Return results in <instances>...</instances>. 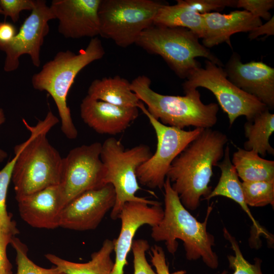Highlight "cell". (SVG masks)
<instances>
[{
  "mask_svg": "<svg viewBox=\"0 0 274 274\" xmlns=\"http://www.w3.org/2000/svg\"><path fill=\"white\" fill-rule=\"evenodd\" d=\"M100 0H53L50 6L58 31L64 38H91L99 35L98 7Z\"/></svg>",
  "mask_w": 274,
  "mask_h": 274,
  "instance_id": "cell-15",
  "label": "cell"
},
{
  "mask_svg": "<svg viewBox=\"0 0 274 274\" xmlns=\"http://www.w3.org/2000/svg\"><path fill=\"white\" fill-rule=\"evenodd\" d=\"M223 232L224 238L230 243L234 253V255L227 256L229 267L234 270L233 274H263L261 268L262 260L256 258L254 264L250 263L243 255L236 238L225 227L223 228ZM220 274H227V272L223 270Z\"/></svg>",
  "mask_w": 274,
  "mask_h": 274,
  "instance_id": "cell-26",
  "label": "cell"
},
{
  "mask_svg": "<svg viewBox=\"0 0 274 274\" xmlns=\"http://www.w3.org/2000/svg\"><path fill=\"white\" fill-rule=\"evenodd\" d=\"M139 109L147 116L157 138L155 153L136 170L138 182L151 189H162L174 160L194 140L203 128L185 130L163 124L151 115L141 101Z\"/></svg>",
  "mask_w": 274,
  "mask_h": 274,
  "instance_id": "cell-10",
  "label": "cell"
},
{
  "mask_svg": "<svg viewBox=\"0 0 274 274\" xmlns=\"http://www.w3.org/2000/svg\"><path fill=\"white\" fill-rule=\"evenodd\" d=\"M152 155L150 148L145 144L125 149L121 141L113 137L101 144L100 159L105 168L104 183L111 184L116 193L115 203L110 214L112 219H118L126 202L140 201L151 205L161 203L135 195L141 189L136 170Z\"/></svg>",
  "mask_w": 274,
  "mask_h": 274,
  "instance_id": "cell-7",
  "label": "cell"
},
{
  "mask_svg": "<svg viewBox=\"0 0 274 274\" xmlns=\"http://www.w3.org/2000/svg\"><path fill=\"white\" fill-rule=\"evenodd\" d=\"M244 129L247 139L244 144V149L253 150L262 157L274 154V149L269 143L274 131V114L269 109L257 115L252 121H247Z\"/></svg>",
  "mask_w": 274,
  "mask_h": 274,
  "instance_id": "cell-24",
  "label": "cell"
},
{
  "mask_svg": "<svg viewBox=\"0 0 274 274\" xmlns=\"http://www.w3.org/2000/svg\"><path fill=\"white\" fill-rule=\"evenodd\" d=\"M188 7L201 14L222 10L226 7H235L236 0H183Z\"/></svg>",
  "mask_w": 274,
  "mask_h": 274,
  "instance_id": "cell-32",
  "label": "cell"
},
{
  "mask_svg": "<svg viewBox=\"0 0 274 274\" xmlns=\"http://www.w3.org/2000/svg\"><path fill=\"white\" fill-rule=\"evenodd\" d=\"M228 141L220 131L203 129L172 163L166 178L187 210H196L211 193L213 168L222 159Z\"/></svg>",
  "mask_w": 274,
  "mask_h": 274,
  "instance_id": "cell-1",
  "label": "cell"
},
{
  "mask_svg": "<svg viewBox=\"0 0 274 274\" xmlns=\"http://www.w3.org/2000/svg\"><path fill=\"white\" fill-rule=\"evenodd\" d=\"M115 200V189L111 184L85 191L64 207L59 227L76 231L94 229L112 209Z\"/></svg>",
  "mask_w": 274,
  "mask_h": 274,
  "instance_id": "cell-13",
  "label": "cell"
},
{
  "mask_svg": "<svg viewBox=\"0 0 274 274\" xmlns=\"http://www.w3.org/2000/svg\"><path fill=\"white\" fill-rule=\"evenodd\" d=\"M149 249L150 245L147 240L133 239L131 246L133 256V274H157L146 258V253Z\"/></svg>",
  "mask_w": 274,
  "mask_h": 274,
  "instance_id": "cell-29",
  "label": "cell"
},
{
  "mask_svg": "<svg viewBox=\"0 0 274 274\" xmlns=\"http://www.w3.org/2000/svg\"><path fill=\"white\" fill-rule=\"evenodd\" d=\"M16 200L21 218L31 227L48 229L59 227L60 214L65 206L59 184Z\"/></svg>",
  "mask_w": 274,
  "mask_h": 274,
  "instance_id": "cell-17",
  "label": "cell"
},
{
  "mask_svg": "<svg viewBox=\"0 0 274 274\" xmlns=\"http://www.w3.org/2000/svg\"><path fill=\"white\" fill-rule=\"evenodd\" d=\"M53 19H55V16L46 1L35 0L34 8L13 40L0 47L6 54L4 65L6 72L16 70L19 66L20 57L25 54L29 56L34 66H40L41 49L49 31V21Z\"/></svg>",
  "mask_w": 274,
  "mask_h": 274,
  "instance_id": "cell-12",
  "label": "cell"
},
{
  "mask_svg": "<svg viewBox=\"0 0 274 274\" xmlns=\"http://www.w3.org/2000/svg\"><path fill=\"white\" fill-rule=\"evenodd\" d=\"M204 22L203 45L211 48L226 43L232 48L230 37L240 32H250L262 24L261 18L246 10H236L229 14L211 12L201 14Z\"/></svg>",
  "mask_w": 274,
  "mask_h": 274,
  "instance_id": "cell-19",
  "label": "cell"
},
{
  "mask_svg": "<svg viewBox=\"0 0 274 274\" xmlns=\"http://www.w3.org/2000/svg\"><path fill=\"white\" fill-rule=\"evenodd\" d=\"M10 244L16 252V274H65L55 266L46 268L35 264L28 256L26 245L16 236L12 238Z\"/></svg>",
  "mask_w": 274,
  "mask_h": 274,
  "instance_id": "cell-27",
  "label": "cell"
},
{
  "mask_svg": "<svg viewBox=\"0 0 274 274\" xmlns=\"http://www.w3.org/2000/svg\"><path fill=\"white\" fill-rule=\"evenodd\" d=\"M163 4L153 0H100L99 36L122 48L135 44L141 34L153 24Z\"/></svg>",
  "mask_w": 274,
  "mask_h": 274,
  "instance_id": "cell-8",
  "label": "cell"
},
{
  "mask_svg": "<svg viewBox=\"0 0 274 274\" xmlns=\"http://www.w3.org/2000/svg\"><path fill=\"white\" fill-rule=\"evenodd\" d=\"M105 54L101 41L94 37L78 53L68 50L59 51L32 77L33 88L47 92L54 100L61 120V131L69 139H76L78 131L67 104L68 93L79 72L92 62L101 59Z\"/></svg>",
  "mask_w": 274,
  "mask_h": 274,
  "instance_id": "cell-4",
  "label": "cell"
},
{
  "mask_svg": "<svg viewBox=\"0 0 274 274\" xmlns=\"http://www.w3.org/2000/svg\"><path fill=\"white\" fill-rule=\"evenodd\" d=\"M182 86L184 91L203 87L212 92L227 115L230 126L238 117L243 116L247 121H252L257 115L268 109L257 98L231 82L223 66L207 59L204 68L200 66L194 70Z\"/></svg>",
  "mask_w": 274,
  "mask_h": 274,
  "instance_id": "cell-9",
  "label": "cell"
},
{
  "mask_svg": "<svg viewBox=\"0 0 274 274\" xmlns=\"http://www.w3.org/2000/svg\"><path fill=\"white\" fill-rule=\"evenodd\" d=\"M266 35L267 36L274 35V17L272 16L271 18L264 24L254 28L249 32V38L254 40L260 36Z\"/></svg>",
  "mask_w": 274,
  "mask_h": 274,
  "instance_id": "cell-36",
  "label": "cell"
},
{
  "mask_svg": "<svg viewBox=\"0 0 274 274\" xmlns=\"http://www.w3.org/2000/svg\"><path fill=\"white\" fill-rule=\"evenodd\" d=\"M0 274H13L12 266L0 269Z\"/></svg>",
  "mask_w": 274,
  "mask_h": 274,
  "instance_id": "cell-38",
  "label": "cell"
},
{
  "mask_svg": "<svg viewBox=\"0 0 274 274\" xmlns=\"http://www.w3.org/2000/svg\"><path fill=\"white\" fill-rule=\"evenodd\" d=\"M17 33V28L13 23L0 22V47L9 44Z\"/></svg>",
  "mask_w": 274,
  "mask_h": 274,
  "instance_id": "cell-35",
  "label": "cell"
},
{
  "mask_svg": "<svg viewBox=\"0 0 274 274\" xmlns=\"http://www.w3.org/2000/svg\"><path fill=\"white\" fill-rule=\"evenodd\" d=\"M17 157V154H14V157L0 170V228L9 229L16 227L15 223L11 220V217L7 212L6 199Z\"/></svg>",
  "mask_w": 274,
  "mask_h": 274,
  "instance_id": "cell-28",
  "label": "cell"
},
{
  "mask_svg": "<svg viewBox=\"0 0 274 274\" xmlns=\"http://www.w3.org/2000/svg\"><path fill=\"white\" fill-rule=\"evenodd\" d=\"M151 262L157 274H171L163 248L155 245L151 248Z\"/></svg>",
  "mask_w": 274,
  "mask_h": 274,
  "instance_id": "cell-34",
  "label": "cell"
},
{
  "mask_svg": "<svg viewBox=\"0 0 274 274\" xmlns=\"http://www.w3.org/2000/svg\"><path fill=\"white\" fill-rule=\"evenodd\" d=\"M6 121L4 112L2 108H0V126ZM8 157V154L4 150L0 148V162H2Z\"/></svg>",
  "mask_w": 274,
  "mask_h": 274,
  "instance_id": "cell-37",
  "label": "cell"
},
{
  "mask_svg": "<svg viewBox=\"0 0 274 274\" xmlns=\"http://www.w3.org/2000/svg\"><path fill=\"white\" fill-rule=\"evenodd\" d=\"M163 188L164 215L161 221L152 227L151 235L153 239L156 242H164L168 252L172 254L177 252L178 248L177 239H180L183 242L187 260H196L201 258L210 268H217L219 265L218 257L213 249L215 245V237L207 230L213 203L208 208L206 218L201 222L182 204L166 177Z\"/></svg>",
  "mask_w": 274,
  "mask_h": 274,
  "instance_id": "cell-3",
  "label": "cell"
},
{
  "mask_svg": "<svg viewBox=\"0 0 274 274\" xmlns=\"http://www.w3.org/2000/svg\"><path fill=\"white\" fill-rule=\"evenodd\" d=\"M91 98L122 107H137L141 100L130 89V82L119 76L93 80L88 89Z\"/></svg>",
  "mask_w": 274,
  "mask_h": 274,
  "instance_id": "cell-20",
  "label": "cell"
},
{
  "mask_svg": "<svg viewBox=\"0 0 274 274\" xmlns=\"http://www.w3.org/2000/svg\"><path fill=\"white\" fill-rule=\"evenodd\" d=\"M161 203L151 205L140 201H128L123 206L118 219L121 222L118 237L114 239L115 259L111 274H124L127 264V256L131 250L134 236L138 229L147 224L152 227L163 218Z\"/></svg>",
  "mask_w": 274,
  "mask_h": 274,
  "instance_id": "cell-14",
  "label": "cell"
},
{
  "mask_svg": "<svg viewBox=\"0 0 274 274\" xmlns=\"http://www.w3.org/2000/svg\"><path fill=\"white\" fill-rule=\"evenodd\" d=\"M22 121L30 132L28 139L14 149L17 157L11 180L16 200L49 186L60 184L63 158L49 142L47 134L58 123L52 111L35 126Z\"/></svg>",
  "mask_w": 274,
  "mask_h": 274,
  "instance_id": "cell-2",
  "label": "cell"
},
{
  "mask_svg": "<svg viewBox=\"0 0 274 274\" xmlns=\"http://www.w3.org/2000/svg\"><path fill=\"white\" fill-rule=\"evenodd\" d=\"M199 39L187 28L153 24L141 34L135 44L149 53L160 56L179 78L186 79L200 67L196 57H204L223 66L220 59L199 42Z\"/></svg>",
  "mask_w": 274,
  "mask_h": 274,
  "instance_id": "cell-6",
  "label": "cell"
},
{
  "mask_svg": "<svg viewBox=\"0 0 274 274\" xmlns=\"http://www.w3.org/2000/svg\"><path fill=\"white\" fill-rule=\"evenodd\" d=\"M137 107H122L86 95L80 104L83 122L99 134L116 135L127 129L139 116Z\"/></svg>",
  "mask_w": 274,
  "mask_h": 274,
  "instance_id": "cell-18",
  "label": "cell"
},
{
  "mask_svg": "<svg viewBox=\"0 0 274 274\" xmlns=\"http://www.w3.org/2000/svg\"><path fill=\"white\" fill-rule=\"evenodd\" d=\"M18 233L16 227L12 228H0V269L11 267L7 254V249L12 238Z\"/></svg>",
  "mask_w": 274,
  "mask_h": 274,
  "instance_id": "cell-33",
  "label": "cell"
},
{
  "mask_svg": "<svg viewBox=\"0 0 274 274\" xmlns=\"http://www.w3.org/2000/svg\"><path fill=\"white\" fill-rule=\"evenodd\" d=\"M245 201L249 206L274 207V181L242 182Z\"/></svg>",
  "mask_w": 274,
  "mask_h": 274,
  "instance_id": "cell-25",
  "label": "cell"
},
{
  "mask_svg": "<svg viewBox=\"0 0 274 274\" xmlns=\"http://www.w3.org/2000/svg\"><path fill=\"white\" fill-rule=\"evenodd\" d=\"M101 149L99 142L82 145L71 150L63 158L59 185L65 206L83 192L105 185Z\"/></svg>",
  "mask_w": 274,
  "mask_h": 274,
  "instance_id": "cell-11",
  "label": "cell"
},
{
  "mask_svg": "<svg viewBox=\"0 0 274 274\" xmlns=\"http://www.w3.org/2000/svg\"><path fill=\"white\" fill-rule=\"evenodd\" d=\"M0 14H1V15H3V11L2 10V9H1V8H0Z\"/></svg>",
  "mask_w": 274,
  "mask_h": 274,
  "instance_id": "cell-39",
  "label": "cell"
},
{
  "mask_svg": "<svg viewBox=\"0 0 274 274\" xmlns=\"http://www.w3.org/2000/svg\"><path fill=\"white\" fill-rule=\"evenodd\" d=\"M114 239H106L101 248L91 255L87 262L77 263L48 253L46 258L65 274H111L114 262L111 254L114 251Z\"/></svg>",
  "mask_w": 274,
  "mask_h": 274,
  "instance_id": "cell-21",
  "label": "cell"
},
{
  "mask_svg": "<svg viewBox=\"0 0 274 274\" xmlns=\"http://www.w3.org/2000/svg\"><path fill=\"white\" fill-rule=\"evenodd\" d=\"M224 70L229 80L253 95L269 110L274 108V68L261 61L244 63L239 55L233 53Z\"/></svg>",
  "mask_w": 274,
  "mask_h": 274,
  "instance_id": "cell-16",
  "label": "cell"
},
{
  "mask_svg": "<svg viewBox=\"0 0 274 274\" xmlns=\"http://www.w3.org/2000/svg\"><path fill=\"white\" fill-rule=\"evenodd\" d=\"M231 161L243 182L274 181V161L261 157L256 152L238 148Z\"/></svg>",
  "mask_w": 274,
  "mask_h": 274,
  "instance_id": "cell-23",
  "label": "cell"
},
{
  "mask_svg": "<svg viewBox=\"0 0 274 274\" xmlns=\"http://www.w3.org/2000/svg\"><path fill=\"white\" fill-rule=\"evenodd\" d=\"M177 2L174 5L163 4L158 10L153 24L187 28L202 39L205 26L201 14L188 7L183 0Z\"/></svg>",
  "mask_w": 274,
  "mask_h": 274,
  "instance_id": "cell-22",
  "label": "cell"
},
{
  "mask_svg": "<svg viewBox=\"0 0 274 274\" xmlns=\"http://www.w3.org/2000/svg\"><path fill=\"white\" fill-rule=\"evenodd\" d=\"M274 7L273 0H236V8H242L259 18L269 20L272 17L269 11Z\"/></svg>",
  "mask_w": 274,
  "mask_h": 274,
  "instance_id": "cell-30",
  "label": "cell"
},
{
  "mask_svg": "<svg viewBox=\"0 0 274 274\" xmlns=\"http://www.w3.org/2000/svg\"><path fill=\"white\" fill-rule=\"evenodd\" d=\"M151 80L140 75L130 82L131 90L145 104L149 114L164 125L181 129L193 126L210 128L217 122L218 104H203L197 89L185 90L184 96L161 94L151 88Z\"/></svg>",
  "mask_w": 274,
  "mask_h": 274,
  "instance_id": "cell-5",
  "label": "cell"
},
{
  "mask_svg": "<svg viewBox=\"0 0 274 274\" xmlns=\"http://www.w3.org/2000/svg\"><path fill=\"white\" fill-rule=\"evenodd\" d=\"M35 5V0H0V8L5 18L9 17L14 23L19 20L21 12L31 11Z\"/></svg>",
  "mask_w": 274,
  "mask_h": 274,
  "instance_id": "cell-31",
  "label": "cell"
}]
</instances>
